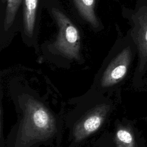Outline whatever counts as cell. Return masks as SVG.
Returning <instances> with one entry per match:
<instances>
[{"instance_id":"277c9868","label":"cell","mask_w":147,"mask_h":147,"mask_svg":"<svg viewBox=\"0 0 147 147\" xmlns=\"http://www.w3.org/2000/svg\"><path fill=\"white\" fill-rule=\"evenodd\" d=\"M136 47V45L131 38L129 44L111 61L102 75L101 85L103 87L113 86L123 79L131 63L133 48Z\"/></svg>"},{"instance_id":"5b68a950","label":"cell","mask_w":147,"mask_h":147,"mask_svg":"<svg viewBox=\"0 0 147 147\" xmlns=\"http://www.w3.org/2000/svg\"><path fill=\"white\" fill-rule=\"evenodd\" d=\"M109 109L108 105H99L80 119L74 129L75 141L79 142L98 130L104 122Z\"/></svg>"},{"instance_id":"7a4b0ae2","label":"cell","mask_w":147,"mask_h":147,"mask_svg":"<svg viewBox=\"0 0 147 147\" xmlns=\"http://www.w3.org/2000/svg\"><path fill=\"white\" fill-rule=\"evenodd\" d=\"M52 13L58 26V34L53 47L65 57L78 60L80 48L78 30L62 11L53 9Z\"/></svg>"},{"instance_id":"6da1fadb","label":"cell","mask_w":147,"mask_h":147,"mask_svg":"<svg viewBox=\"0 0 147 147\" xmlns=\"http://www.w3.org/2000/svg\"><path fill=\"white\" fill-rule=\"evenodd\" d=\"M25 106L20 140L28 143L50 137L55 131L56 122L48 110L39 102L32 99L28 100Z\"/></svg>"},{"instance_id":"9c48e42d","label":"cell","mask_w":147,"mask_h":147,"mask_svg":"<svg viewBox=\"0 0 147 147\" xmlns=\"http://www.w3.org/2000/svg\"><path fill=\"white\" fill-rule=\"evenodd\" d=\"M6 8L4 19V29L7 30L12 25L17 10L21 3L22 0H5Z\"/></svg>"},{"instance_id":"8992f818","label":"cell","mask_w":147,"mask_h":147,"mask_svg":"<svg viewBox=\"0 0 147 147\" xmlns=\"http://www.w3.org/2000/svg\"><path fill=\"white\" fill-rule=\"evenodd\" d=\"M79 13L92 27L98 28L99 22L94 11L95 0H73Z\"/></svg>"},{"instance_id":"ba28073f","label":"cell","mask_w":147,"mask_h":147,"mask_svg":"<svg viewBox=\"0 0 147 147\" xmlns=\"http://www.w3.org/2000/svg\"><path fill=\"white\" fill-rule=\"evenodd\" d=\"M114 141L117 147H136L133 133L130 128L127 126L118 128Z\"/></svg>"},{"instance_id":"3957f363","label":"cell","mask_w":147,"mask_h":147,"mask_svg":"<svg viewBox=\"0 0 147 147\" xmlns=\"http://www.w3.org/2000/svg\"><path fill=\"white\" fill-rule=\"evenodd\" d=\"M129 18L138 55V68L142 72L147 66V0H138L135 9L129 13Z\"/></svg>"},{"instance_id":"52a82bcc","label":"cell","mask_w":147,"mask_h":147,"mask_svg":"<svg viewBox=\"0 0 147 147\" xmlns=\"http://www.w3.org/2000/svg\"><path fill=\"white\" fill-rule=\"evenodd\" d=\"M37 2L38 0H24V31L26 35L29 36H31L33 33L36 20V13L37 7Z\"/></svg>"}]
</instances>
